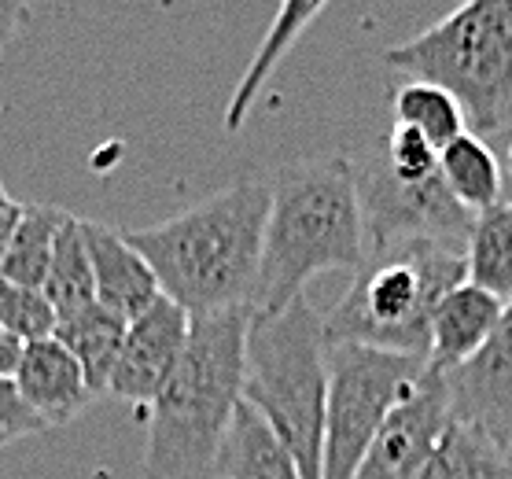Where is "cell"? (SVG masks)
Returning a JSON list of instances; mask_svg holds the SVG:
<instances>
[{"instance_id": "cell-1", "label": "cell", "mask_w": 512, "mask_h": 479, "mask_svg": "<svg viewBox=\"0 0 512 479\" xmlns=\"http://www.w3.org/2000/svg\"><path fill=\"white\" fill-rule=\"evenodd\" d=\"M269 188L262 262L251 295L255 317H273L299 303L317 273L343 269L358 277L369 258L358 177L347 155L280 166L269 174Z\"/></svg>"}, {"instance_id": "cell-2", "label": "cell", "mask_w": 512, "mask_h": 479, "mask_svg": "<svg viewBox=\"0 0 512 479\" xmlns=\"http://www.w3.org/2000/svg\"><path fill=\"white\" fill-rule=\"evenodd\" d=\"M269 192V177H240L163 225L126 229V240L155 273L163 299L188 317L251 306Z\"/></svg>"}, {"instance_id": "cell-3", "label": "cell", "mask_w": 512, "mask_h": 479, "mask_svg": "<svg viewBox=\"0 0 512 479\" xmlns=\"http://www.w3.org/2000/svg\"><path fill=\"white\" fill-rule=\"evenodd\" d=\"M251 321V306L192 317L185 354L148 406L144 479H218L225 435L244 398Z\"/></svg>"}, {"instance_id": "cell-4", "label": "cell", "mask_w": 512, "mask_h": 479, "mask_svg": "<svg viewBox=\"0 0 512 479\" xmlns=\"http://www.w3.org/2000/svg\"><path fill=\"white\" fill-rule=\"evenodd\" d=\"M468 281L465 251L439 240H398L365 258L361 273L325 317V343H354L428 362L435 306Z\"/></svg>"}, {"instance_id": "cell-5", "label": "cell", "mask_w": 512, "mask_h": 479, "mask_svg": "<svg viewBox=\"0 0 512 479\" xmlns=\"http://www.w3.org/2000/svg\"><path fill=\"white\" fill-rule=\"evenodd\" d=\"M328 343L310 299L273 317H255L247 332L244 402L266 421L299 468V479H325Z\"/></svg>"}, {"instance_id": "cell-6", "label": "cell", "mask_w": 512, "mask_h": 479, "mask_svg": "<svg viewBox=\"0 0 512 479\" xmlns=\"http://www.w3.org/2000/svg\"><path fill=\"white\" fill-rule=\"evenodd\" d=\"M384 67L454 96L479 141L512 129V0H468L406 45Z\"/></svg>"}, {"instance_id": "cell-7", "label": "cell", "mask_w": 512, "mask_h": 479, "mask_svg": "<svg viewBox=\"0 0 512 479\" xmlns=\"http://www.w3.org/2000/svg\"><path fill=\"white\" fill-rule=\"evenodd\" d=\"M428 362L409 354L339 343L328 347L325 457L321 476L354 479L395 406L417 387Z\"/></svg>"}, {"instance_id": "cell-8", "label": "cell", "mask_w": 512, "mask_h": 479, "mask_svg": "<svg viewBox=\"0 0 512 479\" xmlns=\"http://www.w3.org/2000/svg\"><path fill=\"white\" fill-rule=\"evenodd\" d=\"M354 177H358L369 255L380 247L398 244V240H417V236L465 251L476 218L457 207V199L446 192L443 177L406 185L387 174L380 155H373L369 163H354Z\"/></svg>"}, {"instance_id": "cell-9", "label": "cell", "mask_w": 512, "mask_h": 479, "mask_svg": "<svg viewBox=\"0 0 512 479\" xmlns=\"http://www.w3.org/2000/svg\"><path fill=\"white\" fill-rule=\"evenodd\" d=\"M450 424H454V409H450L446 376L428 365L417 387L384 421L354 479H417L439 439L450 432Z\"/></svg>"}, {"instance_id": "cell-10", "label": "cell", "mask_w": 512, "mask_h": 479, "mask_svg": "<svg viewBox=\"0 0 512 479\" xmlns=\"http://www.w3.org/2000/svg\"><path fill=\"white\" fill-rule=\"evenodd\" d=\"M188 328L192 317L181 306L170 299H155L137 321H129L107 395L122 398L129 406H152L185 354Z\"/></svg>"}, {"instance_id": "cell-11", "label": "cell", "mask_w": 512, "mask_h": 479, "mask_svg": "<svg viewBox=\"0 0 512 479\" xmlns=\"http://www.w3.org/2000/svg\"><path fill=\"white\" fill-rule=\"evenodd\" d=\"M446 376L454 421L468 424L509 450L512 443V303H505L498 328L468 365Z\"/></svg>"}, {"instance_id": "cell-12", "label": "cell", "mask_w": 512, "mask_h": 479, "mask_svg": "<svg viewBox=\"0 0 512 479\" xmlns=\"http://www.w3.org/2000/svg\"><path fill=\"white\" fill-rule=\"evenodd\" d=\"M85 247H89V262H93L96 306H104L107 314L122 317L129 325L155 299H163L155 273L137 255V247L126 240V229L85 222Z\"/></svg>"}, {"instance_id": "cell-13", "label": "cell", "mask_w": 512, "mask_h": 479, "mask_svg": "<svg viewBox=\"0 0 512 479\" xmlns=\"http://www.w3.org/2000/svg\"><path fill=\"white\" fill-rule=\"evenodd\" d=\"M15 387L26 406L45 421V428L74 421L93 402L85 373L56 336L26 343L23 362L15 369Z\"/></svg>"}, {"instance_id": "cell-14", "label": "cell", "mask_w": 512, "mask_h": 479, "mask_svg": "<svg viewBox=\"0 0 512 479\" xmlns=\"http://www.w3.org/2000/svg\"><path fill=\"white\" fill-rule=\"evenodd\" d=\"M501 314H505V303L498 295L483 292L472 281L457 284L431 317L428 365L435 373H454L468 365L490 343Z\"/></svg>"}, {"instance_id": "cell-15", "label": "cell", "mask_w": 512, "mask_h": 479, "mask_svg": "<svg viewBox=\"0 0 512 479\" xmlns=\"http://www.w3.org/2000/svg\"><path fill=\"white\" fill-rule=\"evenodd\" d=\"M126 321L115 314H107L104 306H89L82 314L63 317L56 321V332L52 336L70 351V358L78 362V369L85 373V384L96 395H107V384H111V373L118 365V354H122V339H126Z\"/></svg>"}, {"instance_id": "cell-16", "label": "cell", "mask_w": 512, "mask_h": 479, "mask_svg": "<svg viewBox=\"0 0 512 479\" xmlns=\"http://www.w3.org/2000/svg\"><path fill=\"white\" fill-rule=\"evenodd\" d=\"M439 177L457 207L472 218L501 203V163L487 141L476 133H461L454 144L439 152Z\"/></svg>"}, {"instance_id": "cell-17", "label": "cell", "mask_w": 512, "mask_h": 479, "mask_svg": "<svg viewBox=\"0 0 512 479\" xmlns=\"http://www.w3.org/2000/svg\"><path fill=\"white\" fill-rule=\"evenodd\" d=\"M218 479H299V468L288 450L277 443L266 421L240 398L233 413V428L225 435L222 472Z\"/></svg>"}, {"instance_id": "cell-18", "label": "cell", "mask_w": 512, "mask_h": 479, "mask_svg": "<svg viewBox=\"0 0 512 479\" xmlns=\"http://www.w3.org/2000/svg\"><path fill=\"white\" fill-rule=\"evenodd\" d=\"M41 295L56 310V321L96 306L93 262H89V247H85V222L74 218V214H67L63 225H59Z\"/></svg>"}, {"instance_id": "cell-19", "label": "cell", "mask_w": 512, "mask_h": 479, "mask_svg": "<svg viewBox=\"0 0 512 479\" xmlns=\"http://www.w3.org/2000/svg\"><path fill=\"white\" fill-rule=\"evenodd\" d=\"M465 269L476 288L498 295L501 303H512V199H501L498 207L472 222Z\"/></svg>"}, {"instance_id": "cell-20", "label": "cell", "mask_w": 512, "mask_h": 479, "mask_svg": "<svg viewBox=\"0 0 512 479\" xmlns=\"http://www.w3.org/2000/svg\"><path fill=\"white\" fill-rule=\"evenodd\" d=\"M63 218H67V211H59V207L26 203L23 218H19L12 240L4 247V258H0V281L41 292L48 277V262H52V244H56Z\"/></svg>"}, {"instance_id": "cell-21", "label": "cell", "mask_w": 512, "mask_h": 479, "mask_svg": "<svg viewBox=\"0 0 512 479\" xmlns=\"http://www.w3.org/2000/svg\"><path fill=\"white\" fill-rule=\"evenodd\" d=\"M417 479H512V461L505 446L454 421Z\"/></svg>"}, {"instance_id": "cell-22", "label": "cell", "mask_w": 512, "mask_h": 479, "mask_svg": "<svg viewBox=\"0 0 512 479\" xmlns=\"http://www.w3.org/2000/svg\"><path fill=\"white\" fill-rule=\"evenodd\" d=\"M391 104H395V122L417 129L420 137L431 148H439V152H443L446 144H454L461 133H468V118L461 111V104L446 89H439V85L406 78V82L395 85V100Z\"/></svg>"}, {"instance_id": "cell-23", "label": "cell", "mask_w": 512, "mask_h": 479, "mask_svg": "<svg viewBox=\"0 0 512 479\" xmlns=\"http://www.w3.org/2000/svg\"><path fill=\"white\" fill-rule=\"evenodd\" d=\"M314 15H321V4H288V8H280V19L277 26L269 30L266 45L258 48L255 63H251V71L244 74V82H240V89L233 93V104H229V115H225V126L236 129L240 122H244L247 107H251V100L258 96V85L266 82L269 71L277 67V59L284 56L291 48V41L303 34V26L314 19Z\"/></svg>"}, {"instance_id": "cell-24", "label": "cell", "mask_w": 512, "mask_h": 479, "mask_svg": "<svg viewBox=\"0 0 512 479\" xmlns=\"http://www.w3.org/2000/svg\"><path fill=\"white\" fill-rule=\"evenodd\" d=\"M0 328L23 343H37L56 332V310L34 288L0 281Z\"/></svg>"}, {"instance_id": "cell-25", "label": "cell", "mask_w": 512, "mask_h": 479, "mask_svg": "<svg viewBox=\"0 0 512 479\" xmlns=\"http://www.w3.org/2000/svg\"><path fill=\"white\" fill-rule=\"evenodd\" d=\"M380 163H384L387 174L398 177V181H406V185H420V181L439 177V148H431L417 129L395 122L391 133H387V141H384Z\"/></svg>"}, {"instance_id": "cell-26", "label": "cell", "mask_w": 512, "mask_h": 479, "mask_svg": "<svg viewBox=\"0 0 512 479\" xmlns=\"http://www.w3.org/2000/svg\"><path fill=\"white\" fill-rule=\"evenodd\" d=\"M37 432H45V421L23 402L15 380L0 376V435L12 443V439H23V435H37Z\"/></svg>"}, {"instance_id": "cell-27", "label": "cell", "mask_w": 512, "mask_h": 479, "mask_svg": "<svg viewBox=\"0 0 512 479\" xmlns=\"http://www.w3.org/2000/svg\"><path fill=\"white\" fill-rule=\"evenodd\" d=\"M23 207H26V203L12 199V196H8V188L0 185V258H4V247H8V240H12L19 218H23Z\"/></svg>"}, {"instance_id": "cell-28", "label": "cell", "mask_w": 512, "mask_h": 479, "mask_svg": "<svg viewBox=\"0 0 512 479\" xmlns=\"http://www.w3.org/2000/svg\"><path fill=\"white\" fill-rule=\"evenodd\" d=\"M26 15H30L26 4H19V0H0V48L19 34V26L26 23Z\"/></svg>"}, {"instance_id": "cell-29", "label": "cell", "mask_w": 512, "mask_h": 479, "mask_svg": "<svg viewBox=\"0 0 512 479\" xmlns=\"http://www.w3.org/2000/svg\"><path fill=\"white\" fill-rule=\"evenodd\" d=\"M23 351H26L23 339H15L12 332L0 328V376L15 380V369H19V362H23Z\"/></svg>"}, {"instance_id": "cell-30", "label": "cell", "mask_w": 512, "mask_h": 479, "mask_svg": "<svg viewBox=\"0 0 512 479\" xmlns=\"http://www.w3.org/2000/svg\"><path fill=\"white\" fill-rule=\"evenodd\" d=\"M509 170H512V144H509Z\"/></svg>"}, {"instance_id": "cell-31", "label": "cell", "mask_w": 512, "mask_h": 479, "mask_svg": "<svg viewBox=\"0 0 512 479\" xmlns=\"http://www.w3.org/2000/svg\"><path fill=\"white\" fill-rule=\"evenodd\" d=\"M0 446H8V439H4V435H0Z\"/></svg>"}, {"instance_id": "cell-32", "label": "cell", "mask_w": 512, "mask_h": 479, "mask_svg": "<svg viewBox=\"0 0 512 479\" xmlns=\"http://www.w3.org/2000/svg\"><path fill=\"white\" fill-rule=\"evenodd\" d=\"M509 461H512V443H509Z\"/></svg>"}]
</instances>
